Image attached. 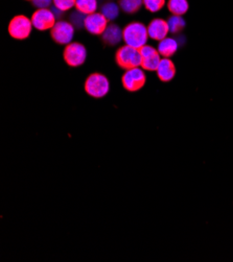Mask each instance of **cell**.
<instances>
[{
  "label": "cell",
  "instance_id": "obj_1",
  "mask_svg": "<svg viewBox=\"0 0 233 262\" xmlns=\"http://www.w3.org/2000/svg\"><path fill=\"white\" fill-rule=\"evenodd\" d=\"M147 39V26H145L143 23H129L122 30V40L125 43V45L140 49L146 45Z\"/></svg>",
  "mask_w": 233,
  "mask_h": 262
},
{
  "label": "cell",
  "instance_id": "obj_2",
  "mask_svg": "<svg viewBox=\"0 0 233 262\" xmlns=\"http://www.w3.org/2000/svg\"><path fill=\"white\" fill-rule=\"evenodd\" d=\"M116 64L123 70L140 67L141 65V54L140 49L123 45L117 49L115 54Z\"/></svg>",
  "mask_w": 233,
  "mask_h": 262
},
{
  "label": "cell",
  "instance_id": "obj_3",
  "mask_svg": "<svg viewBox=\"0 0 233 262\" xmlns=\"http://www.w3.org/2000/svg\"><path fill=\"white\" fill-rule=\"evenodd\" d=\"M110 90V83L107 76L100 73L90 74L85 82V91L94 98L106 96Z\"/></svg>",
  "mask_w": 233,
  "mask_h": 262
},
{
  "label": "cell",
  "instance_id": "obj_4",
  "mask_svg": "<svg viewBox=\"0 0 233 262\" xmlns=\"http://www.w3.org/2000/svg\"><path fill=\"white\" fill-rule=\"evenodd\" d=\"M32 19L27 16H15L9 23V34L17 40H24L30 37L33 31Z\"/></svg>",
  "mask_w": 233,
  "mask_h": 262
},
{
  "label": "cell",
  "instance_id": "obj_5",
  "mask_svg": "<svg viewBox=\"0 0 233 262\" xmlns=\"http://www.w3.org/2000/svg\"><path fill=\"white\" fill-rule=\"evenodd\" d=\"M63 57L67 65L70 67H80L82 66L87 58V50L86 47L79 42H71L66 45Z\"/></svg>",
  "mask_w": 233,
  "mask_h": 262
},
{
  "label": "cell",
  "instance_id": "obj_6",
  "mask_svg": "<svg viewBox=\"0 0 233 262\" xmlns=\"http://www.w3.org/2000/svg\"><path fill=\"white\" fill-rule=\"evenodd\" d=\"M145 81L146 76L143 72V69L139 67L125 70L121 77L122 86L129 92L139 91L145 85Z\"/></svg>",
  "mask_w": 233,
  "mask_h": 262
},
{
  "label": "cell",
  "instance_id": "obj_7",
  "mask_svg": "<svg viewBox=\"0 0 233 262\" xmlns=\"http://www.w3.org/2000/svg\"><path fill=\"white\" fill-rule=\"evenodd\" d=\"M74 31L75 28L70 22L60 20L51 29L50 35L56 43L61 45H68L73 40Z\"/></svg>",
  "mask_w": 233,
  "mask_h": 262
},
{
  "label": "cell",
  "instance_id": "obj_8",
  "mask_svg": "<svg viewBox=\"0 0 233 262\" xmlns=\"http://www.w3.org/2000/svg\"><path fill=\"white\" fill-rule=\"evenodd\" d=\"M57 17L49 9H38L32 15L33 26L38 31L51 30L57 23Z\"/></svg>",
  "mask_w": 233,
  "mask_h": 262
},
{
  "label": "cell",
  "instance_id": "obj_9",
  "mask_svg": "<svg viewBox=\"0 0 233 262\" xmlns=\"http://www.w3.org/2000/svg\"><path fill=\"white\" fill-rule=\"evenodd\" d=\"M140 54H141L140 67L143 70L156 71L158 68V65L161 61L158 49H155L154 47H152L150 45H145L142 48H140Z\"/></svg>",
  "mask_w": 233,
  "mask_h": 262
},
{
  "label": "cell",
  "instance_id": "obj_10",
  "mask_svg": "<svg viewBox=\"0 0 233 262\" xmlns=\"http://www.w3.org/2000/svg\"><path fill=\"white\" fill-rule=\"evenodd\" d=\"M108 19L101 13H93L87 15L85 19V29L94 36H101L108 28Z\"/></svg>",
  "mask_w": 233,
  "mask_h": 262
},
{
  "label": "cell",
  "instance_id": "obj_11",
  "mask_svg": "<svg viewBox=\"0 0 233 262\" xmlns=\"http://www.w3.org/2000/svg\"><path fill=\"white\" fill-rule=\"evenodd\" d=\"M147 33L151 39L159 42L162 41L167 37V34L170 33L167 21L161 18H156L152 20L147 26Z\"/></svg>",
  "mask_w": 233,
  "mask_h": 262
},
{
  "label": "cell",
  "instance_id": "obj_12",
  "mask_svg": "<svg viewBox=\"0 0 233 262\" xmlns=\"http://www.w3.org/2000/svg\"><path fill=\"white\" fill-rule=\"evenodd\" d=\"M156 71H157V76L159 77V80L164 83L171 82L176 75L175 64L168 58L161 59Z\"/></svg>",
  "mask_w": 233,
  "mask_h": 262
},
{
  "label": "cell",
  "instance_id": "obj_13",
  "mask_svg": "<svg viewBox=\"0 0 233 262\" xmlns=\"http://www.w3.org/2000/svg\"><path fill=\"white\" fill-rule=\"evenodd\" d=\"M102 41L110 46L117 45L122 40V30L117 24H110L101 35Z\"/></svg>",
  "mask_w": 233,
  "mask_h": 262
},
{
  "label": "cell",
  "instance_id": "obj_14",
  "mask_svg": "<svg viewBox=\"0 0 233 262\" xmlns=\"http://www.w3.org/2000/svg\"><path fill=\"white\" fill-rule=\"evenodd\" d=\"M178 49V43L173 38H165L162 41H160L158 45V51L160 56L163 58H171L173 57Z\"/></svg>",
  "mask_w": 233,
  "mask_h": 262
},
{
  "label": "cell",
  "instance_id": "obj_15",
  "mask_svg": "<svg viewBox=\"0 0 233 262\" xmlns=\"http://www.w3.org/2000/svg\"><path fill=\"white\" fill-rule=\"evenodd\" d=\"M167 9L173 15L183 16L187 13L189 5L187 0H168Z\"/></svg>",
  "mask_w": 233,
  "mask_h": 262
},
{
  "label": "cell",
  "instance_id": "obj_16",
  "mask_svg": "<svg viewBox=\"0 0 233 262\" xmlns=\"http://www.w3.org/2000/svg\"><path fill=\"white\" fill-rule=\"evenodd\" d=\"M143 5V0H119L118 6L126 14L137 13Z\"/></svg>",
  "mask_w": 233,
  "mask_h": 262
},
{
  "label": "cell",
  "instance_id": "obj_17",
  "mask_svg": "<svg viewBox=\"0 0 233 262\" xmlns=\"http://www.w3.org/2000/svg\"><path fill=\"white\" fill-rule=\"evenodd\" d=\"M74 8L85 15H90L96 12L97 2L96 0H76Z\"/></svg>",
  "mask_w": 233,
  "mask_h": 262
},
{
  "label": "cell",
  "instance_id": "obj_18",
  "mask_svg": "<svg viewBox=\"0 0 233 262\" xmlns=\"http://www.w3.org/2000/svg\"><path fill=\"white\" fill-rule=\"evenodd\" d=\"M167 24H168V29L170 32L172 34H178L181 31L184 29L185 26V21L182 18V16H177V15H173L170 17V19L167 20Z\"/></svg>",
  "mask_w": 233,
  "mask_h": 262
},
{
  "label": "cell",
  "instance_id": "obj_19",
  "mask_svg": "<svg viewBox=\"0 0 233 262\" xmlns=\"http://www.w3.org/2000/svg\"><path fill=\"white\" fill-rule=\"evenodd\" d=\"M101 14L105 16L109 21L115 20L119 15V6L115 3H107L101 7Z\"/></svg>",
  "mask_w": 233,
  "mask_h": 262
},
{
  "label": "cell",
  "instance_id": "obj_20",
  "mask_svg": "<svg viewBox=\"0 0 233 262\" xmlns=\"http://www.w3.org/2000/svg\"><path fill=\"white\" fill-rule=\"evenodd\" d=\"M87 15L79 12V11H74L73 13L70 14L69 16V20H70V23L74 26L75 29L80 30V29H83L85 28V19H86Z\"/></svg>",
  "mask_w": 233,
  "mask_h": 262
},
{
  "label": "cell",
  "instance_id": "obj_21",
  "mask_svg": "<svg viewBox=\"0 0 233 262\" xmlns=\"http://www.w3.org/2000/svg\"><path fill=\"white\" fill-rule=\"evenodd\" d=\"M143 6L151 13H157L165 6V0H143Z\"/></svg>",
  "mask_w": 233,
  "mask_h": 262
},
{
  "label": "cell",
  "instance_id": "obj_22",
  "mask_svg": "<svg viewBox=\"0 0 233 262\" xmlns=\"http://www.w3.org/2000/svg\"><path fill=\"white\" fill-rule=\"evenodd\" d=\"M76 0H54V6L62 12H67L75 7Z\"/></svg>",
  "mask_w": 233,
  "mask_h": 262
},
{
  "label": "cell",
  "instance_id": "obj_23",
  "mask_svg": "<svg viewBox=\"0 0 233 262\" xmlns=\"http://www.w3.org/2000/svg\"><path fill=\"white\" fill-rule=\"evenodd\" d=\"M54 0H33V6L37 9H48Z\"/></svg>",
  "mask_w": 233,
  "mask_h": 262
},
{
  "label": "cell",
  "instance_id": "obj_24",
  "mask_svg": "<svg viewBox=\"0 0 233 262\" xmlns=\"http://www.w3.org/2000/svg\"><path fill=\"white\" fill-rule=\"evenodd\" d=\"M50 10L53 11V13L55 14V16H56L57 18H60V17H61V15H62V13H63L61 10H59V9H58V8H56L55 6H54L53 8H51Z\"/></svg>",
  "mask_w": 233,
  "mask_h": 262
},
{
  "label": "cell",
  "instance_id": "obj_25",
  "mask_svg": "<svg viewBox=\"0 0 233 262\" xmlns=\"http://www.w3.org/2000/svg\"><path fill=\"white\" fill-rule=\"evenodd\" d=\"M27 2H33V0H27Z\"/></svg>",
  "mask_w": 233,
  "mask_h": 262
}]
</instances>
